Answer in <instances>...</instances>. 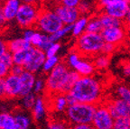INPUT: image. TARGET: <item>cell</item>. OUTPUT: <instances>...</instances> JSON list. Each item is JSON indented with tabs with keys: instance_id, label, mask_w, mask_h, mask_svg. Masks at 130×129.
<instances>
[{
	"instance_id": "ee69618b",
	"label": "cell",
	"mask_w": 130,
	"mask_h": 129,
	"mask_svg": "<svg viewBox=\"0 0 130 129\" xmlns=\"http://www.w3.org/2000/svg\"><path fill=\"white\" fill-rule=\"evenodd\" d=\"M7 98V92H6V87L5 79H0V99Z\"/></svg>"
},
{
	"instance_id": "9a60e30c",
	"label": "cell",
	"mask_w": 130,
	"mask_h": 129,
	"mask_svg": "<svg viewBox=\"0 0 130 129\" xmlns=\"http://www.w3.org/2000/svg\"><path fill=\"white\" fill-rule=\"evenodd\" d=\"M21 4L22 3H20V1L18 0H7L3 3L2 7L6 20L12 21L16 18Z\"/></svg>"
},
{
	"instance_id": "f546056e",
	"label": "cell",
	"mask_w": 130,
	"mask_h": 129,
	"mask_svg": "<svg viewBox=\"0 0 130 129\" xmlns=\"http://www.w3.org/2000/svg\"><path fill=\"white\" fill-rule=\"evenodd\" d=\"M130 127V117H119L115 119L114 129H126Z\"/></svg>"
},
{
	"instance_id": "d590c367",
	"label": "cell",
	"mask_w": 130,
	"mask_h": 129,
	"mask_svg": "<svg viewBox=\"0 0 130 129\" xmlns=\"http://www.w3.org/2000/svg\"><path fill=\"white\" fill-rule=\"evenodd\" d=\"M1 61L8 67V68H12L14 65V61H13V54L10 52H6L2 57H1Z\"/></svg>"
},
{
	"instance_id": "c3c4849f",
	"label": "cell",
	"mask_w": 130,
	"mask_h": 129,
	"mask_svg": "<svg viewBox=\"0 0 130 129\" xmlns=\"http://www.w3.org/2000/svg\"><path fill=\"white\" fill-rule=\"evenodd\" d=\"M91 125H72L70 126V129H91Z\"/></svg>"
},
{
	"instance_id": "b9f144b4",
	"label": "cell",
	"mask_w": 130,
	"mask_h": 129,
	"mask_svg": "<svg viewBox=\"0 0 130 129\" xmlns=\"http://www.w3.org/2000/svg\"><path fill=\"white\" fill-rule=\"evenodd\" d=\"M116 48H117V45H114V44H111V43H107V42H105L103 49H102V54L108 55V56L110 53H113Z\"/></svg>"
},
{
	"instance_id": "cb8c5ba5",
	"label": "cell",
	"mask_w": 130,
	"mask_h": 129,
	"mask_svg": "<svg viewBox=\"0 0 130 129\" xmlns=\"http://www.w3.org/2000/svg\"><path fill=\"white\" fill-rule=\"evenodd\" d=\"M71 32H72V25H64L61 30L49 35V37H50L52 42H58V41L61 40L62 37H64L65 35H67Z\"/></svg>"
},
{
	"instance_id": "d6a6232c",
	"label": "cell",
	"mask_w": 130,
	"mask_h": 129,
	"mask_svg": "<svg viewBox=\"0 0 130 129\" xmlns=\"http://www.w3.org/2000/svg\"><path fill=\"white\" fill-rule=\"evenodd\" d=\"M61 49V44L59 42H53L51 44V46L47 49V51L45 52V54H46L47 58H50V57H54L57 55L58 52Z\"/></svg>"
},
{
	"instance_id": "f5cc1de1",
	"label": "cell",
	"mask_w": 130,
	"mask_h": 129,
	"mask_svg": "<svg viewBox=\"0 0 130 129\" xmlns=\"http://www.w3.org/2000/svg\"><path fill=\"white\" fill-rule=\"evenodd\" d=\"M128 42H128V51H129V53H130V40L128 41Z\"/></svg>"
},
{
	"instance_id": "d6986e66",
	"label": "cell",
	"mask_w": 130,
	"mask_h": 129,
	"mask_svg": "<svg viewBox=\"0 0 130 129\" xmlns=\"http://www.w3.org/2000/svg\"><path fill=\"white\" fill-rule=\"evenodd\" d=\"M52 99V107L56 112H62L66 111L69 107L66 94H57V95L51 96Z\"/></svg>"
},
{
	"instance_id": "681fc988",
	"label": "cell",
	"mask_w": 130,
	"mask_h": 129,
	"mask_svg": "<svg viewBox=\"0 0 130 129\" xmlns=\"http://www.w3.org/2000/svg\"><path fill=\"white\" fill-rule=\"evenodd\" d=\"M123 73L126 76L130 77V62H126L123 65Z\"/></svg>"
},
{
	"instance_id": "f6af8a7d",
	"label": "cell",
	"mask_w": 130,
	"mask_h": 129,
	"mask_svg": "<svg viewBox=\"0 0 130 129\" xmlns=\"http://www.w3.org/2000/svg\"><path fill=\"white\" fill-rule=\"evenodd\" d=\"M8 52L7 49V42L0 37V58L5 54V53Z\"/></svg>"
},
{
	"instance_id": "7402d4cb",
	"label": "cell",
	"mask_w": 130,
	"mask_h": 129,
	"mask_svg": "<svg viewBox=\"0 0 130 129\" xmlns=\"http://www.w3.org/2000/svg\"><path fill=\"white\" fill-rule=\"evenodd\" d=\"M103 26H102L100 20L99 16H93L89 19L87 28H86L85 33H89V34H100L103 31Z\"/></svg>"
},
{
	"instance_id": "8992f818",
	"label": "cell",
	"mask_w": 130,
	"mask_h": 129,
	"mask_svg": "<svg viewBox=\"0 0 130 129\" xmlns=\"http://www.w3.org/2000/svg\"><path fill=\"white\" fill-rule=\"evenodd\" d=\"M40 12L41 9L35 3L25 1L21 4L15 20L21 27L31 29V27L35 26Z\"/></svg>"
},
{
	"instance_id": "f907efd6",
	"label": "cell",
	"mask_w": 130,
	"mask_h": 129,
	"mask_svg": "<svg viewBox=\"0 0 130 129\" xmlns=\"http://www.w3.org/2000/svg\"><path fill=\"white\" fill-rule=\"evenodd\" d=\"M125 25H130V6H129V10H128V13L126 14V17L124 21Z\"/></svg>"
},
{
	"instance_id": "603a6c76",
	"label": "cell",
	"mask_w": 130,
	"mask_h": 129,
	"mask_svg": "<svg viewBox=\"0 0 130 129\" xmlns=\"http://www.w3.org/2000/svg\"><path fill=\"white\" fill-rule=\"evenodd\" d=\"M16 129H28L31 125V118L24 112H18L14 115Z\"/></svg>"
},
{
	"instance_id": "8fae6325",
	"label": "cell",
	"mask_w": 130,
	"mask_h": 129,
	"mask_svg": "<svg viewBox=\"0 0 130 129\" xmlns=\"http://www.w3.org/2000/svg\"><path fill=\"white\" fill-rule=\"evenodd\" d=\"M101 36L103 38L104 42L107 43H111L114 45H118L121 42H124L126 37V26L122 27H114V28L104 29L102 31Z\"/></svg>"
},
{
	"instance_id": "f1b7e54d",
	"label": "cell",
	"mask_w": 130,
	"mask_h": 129,
	"mask_svg": "<svg viewBox=\"0 0 130 129\" xmlns=\"http://www.w3.org/2000/svg\"><path fill=\"white\" fill-rule=\"evenodd\" d=\"M37 98L35 97V93H30L28 95L23 97L22 99V103L23 106L24 107V108L26 109H32V107H35V102H36Z\"/></svg>"
},
{
	"instance_id": "484cf974",
	"label": "cell",
	"mask_w": 130,
	"mask_h": 129,
	"mask_svg": "<svg viewBox=\"0 0 130 129\" xmlns=\"http://www.w3.org/2000/svg\"><path fill=\"white\" fill-rule=\"evenodd\" d=\"M117 95L118 96V99L124 100L128 105H130V89L125 85H119L117 88Z\"/></svg>"
},
{
	"instance_id": "f35d334b",
	"label": "cell",
	"mask_w": 130,
	"mask_h": 129,
	"mask_svg": "<svg viewBox=\"0 0 130 129\" xmlns=\"http://www.w3.org/2000/svg\"><path fill=\"white\" fill-rule=\"evenodd\" d=\"M10 74V68H8L0 59V79H5Z\"/></svg>"
},
{
	"instance_id": "ba28073f",
	"label": "cell",
	"mask_w": 130,
	"mask_h": 129,
	"mask_svg": "<svg viewBox=\"0 0 130 129\" xmlns=\"http://www.w3.org/2000/svg\"><path fill=\"white\" fill-rule=\"evenodd\" d=\"M46 58L47 57L44 52L40 49L31 47L29 50H27L25 61L23 66L26 71L35 74L41 69H43Z\"/></svg>"
},
{
	"instance_id": "52a82bcc",
	"label": "cell",
	"mask_w": 130,
	"mask_h": 129,
	"mask_svg": "<svg viewBox=\"0 0 130 129\" xmlns=\"http://www.w3.org/2000/svg\"><path fill=\"white\" fill-rule=\"evenodd\" d=\"M101 13L107 14L118 20L125 21L129 10V0H101L98 2Z\"/></svg>"
},
{
	"instance_id": "5bb4252c",
	"label": "cell",
	"mask_w": 130,
	"mask_h": 129,
	"mask_svg": "<svg viewBox=\"0 0 130 129\" xmlns=\"http://www.w3.org/2000/svg\"><path fill=\"white\" fill-rule=\"evenodd\" d=\"M21 84H22V89H21L20 97H24V96L28 95L32 91L34 90L35 84V76L34 73L28 72V71H24L20 76Z\"/></svg>"
},
{
	"instance_id": "74e56055",
	"label": "cell",
	"mask_w": 130,
	"mask_h": 129,
	"mask_svg": "<svg viewBox=\"0 0 130 129\" xmlns=\"http://www.w3.org/2000/svg\"><path fill=\"white\" fill-rule=\"evenodd\" d=\"M3 129H16V124L14 120V117L11 114H9L6 123H5Z\"/></svg>"
},
{
	"instance_id": "ab89813d",
	"label": "cell",
	"mask_w": 130,
	"mask_h": 129,
	"mask_svg": "<svg viewBox=\"0 0 130 129\" xmlns=\"http://www.w3.org/2000/svg\"><path fill=\"white\" fill-rule=\"evenodd\" d=\"M24 71H25V70H24V67L21 66V65L14 64L12 68L10 69V74H13V75H14V76H18V77H20Z\"/></svg>"
},
{
	"instance_id": "e0dca14e",
	"label": "cell",
	"mask_w": 130,
	"mask_h": 129,
	"mask_svg": "<svg viewBox=\"0 0 130 129\" xmlns=\"http://www.w3.org/2000/svg\"><path fill=\"white\" fill-rule=\"evenodd\" d=\"M32 47L30 42H26L24 38H17L7 42V49L8 52L11 53L22 52V51H27Z\"/></svg>"
},
{
	"instance_id": "5b68a950",
	"label": "cell",
	"mask_w": 130,
	"mask_h": 129,
	"mask_svg": "<svg viewBox=\"0 0 130 129\" xmlns=\"http://www.w3.org/2000/svg\"><path fill=\"white\" fill-rule=\"evenodd\" d=\"M64 24L57 15L53 9L43 8L41 9L35 27L44 34L51 35L61 30Z\"/></svg>"
},
{
	"instance_id": "816d5d0a",
	"label": "cell",
	"mask_w": 130,
	"mask_h": 129,
	"mask_svg": "<svg viewBox=\"0 0 130 129\" xmlns=\"http://www.w3.org/2000/svg\"><path fill=\"white\" fill-rule=\"evenodd\" d=\"M125 26H126V30L127 34H129L130 35V25H125Z\"/></svg>"
},
{
	"instance_id": "4316f807",
	"label": "cell",
	"mask_w": 130,
	"mask_h": 129,
	"mask_svg": "<svg viewBox=\"0 0 130 129\" xmlns=\"http://www.w3.org/2000/svg\"><path fill=\"white\" fill-rule=\"evenodd\" d=\"M60 59L58 56L54 57H50V58H46L44 61V64H43V70L45 72H51L53 69L56 66L60 64Z\"/></svg>"
},
{
	"instance_id": "6da1fadb",
	"label": "cell",
	"mask_w": 130,
	"mask_h": 129,
	"mask_svg": "<svg viewBox=\"0 0 130 129\" xmlns=\"http://www.w3.org/2000/svg\"><path fill=\"white\" fill-rule=\"evenodd\" d=\"M103 88L98 79L92 76L80 77L68 94L75 99L77 103L91 104L98 106L101 99Z\"/></svg>"
},
{
	"instance_id": "30bf717a",
	"label": "cell",
	"mask_w": 130,
	"mask_h": 129,
	"mask_svg": "<svg viewBox=\"0 0 130 129\" xmlns=\"http://www.w3.org/2000/svg\"><path fill=\"white\" fill-rule=\"evenodd\" d=\"M53 10L64 25H73L80 17V13L78 8H70L61 4L57 5Z\"/></svg>"
},
{
	"instance_id": "44dd1931",
	"label": "cell",
	"mask_w": 130,
	"mask_h": 129,
	"mask_svg": "<svg viewBox=\"0 0 130 129\" xmlns=\"http://www.w3.org/2000/svg\"><path fill=\"white\" fill-rule=\"evenodd\" d=\"M32 117L35 120H41L46 113V105L43 98H37L35 107L32 109Z\"/></svg>"
},
{
	"instance_id": "d4e9b609",
	"label": "cell",
	"mask_w": 130,
	"mask_h": 129,
	"mask_svg": "<svg viewBox=\"0 0 130 129\" xmlns=\"http://www.w3.org/2000/svg\"><path fill=\"white\" fill-rule=\"evenodd\" d=\"M93 64L95 66L96 69H99V70H103L106 69L109 64V59H108V55L105 54H100L98 56L95 57L93 61Z\"/></svg>"
},
{
	"instance_id": "4dcf8cb0",
	"label": "cell",
	"mask_w": 130,
	"mask_h": 129,
	"mask_svg": "<svg viewBox=\"0 0 130 129\" xmlns=\"http://www.w3.org/2000/svg\"><path fill=\"white\" fill-rule=\"evenodd\" d=\"M43 34H42L41 32L38 31H35L34 34H32V38L30 40V43L32 45V47H35V48L39 49L42 44V42H43Z\"/></svg>"
},
{
	"instance_id": "1f68e13d",
	"label": "cell",
	"mask_w": 130,
	"mask_h": 129,
	"mask_svg": "<svg viewBox=\"0 0 130 129\" xmlns=\"http://www.w3.org/2000/svg\"><path fill=\"white\" fill-rule=\"evenodd\" d=\"M26 53H27V51H22V52H17V53H13V61H14V64L23 66L24 63V61H25Z\"/></svg>"
},
{
	"instance_id": "e575fe53",
	"label": "cell",
	"mask_w": 130,
	"mask_h": 129,
	"mask_svg": "<svg viewBox=\"0 0 130 129\" xmlns=\"http://www.w3.org/2000/svg\"><path fill=\"white\" fill-rule=\"evenodd\" d=\"M92 7V4L89 3V1H80L79 6H78V9H79L80 14H87L90 11Z\"/></svg>"
},
{
	"instance_id": "11a10c76",
	"label": "cell",
	"mask_w": 130,
	"mask_h": 129,
	"mask_svg": "<svg viewBox=\"0 0 130 129\" xmlns=\"http://www.w3.org/2000/svg\"><path fill=\"white\" fill-rule=\"evenodd\" d=\"M126 129H130V127H129V128H126Z\"/></svg>"
},
{
	"instance_id": "277c9868",
	"label": "cell",
	"mask_w": 130,
	"mask_h": 129,
	"mask_svg": "<svg viewBox=\"0 0 130 129\" xmlns=\"http://www.w3.org/2000/svg\"><path fill=\"white\" fill-rule=\"evenodd\" d=\"M97 106L84 103H76L69 106L66 110V117L72 125H91Z\"/></svg>"
},
{
	"instance_id": "2e32d148",
	"label": "cell",
	"mask_w": 130,
	"mask_h": 129,
	"mask_svg": "<svg viewBox=\"0 0 130 129\" xmlns=\"http://www.w3.org/2000/svg\"><path fill=\"white\" fill-rule=\"evenodd\" d=\"M95 69L96 68L93 62H90V61L81 58L80 61L73 68V70L79 73L81 77H89L94 73Z\"/></svg>"
},
{
	"instance_id": "7a4b0ae2",
	"label": "cell",
	"mask_w": 130,
	"mask_h": 129,
	"mask_svg": "<svg viewBox=\"0 0 130 129\" xmlns=\"http://www.w3.org/2000/svg\"><path fill=\"white\" fill-rule=\"evenodd\" d=\"M105 44L101 34L84 33L76 39L74 51L81 56H98L102 53Z\"/></svg>"
},
{
	"instance_id": "db71d44e",
	"label": "cell",
	"mask_w": 130,
	"mask_h": 129,
	"mask_svg": "<svg viewBox=\"0 0 130 129\" xmlns=\"http://www.w3.org/2000/svg\"><path fill=\"white\" fill-rule=\"evenodd\" d=\"M91 129H97V128H94V127H93V126H92V128H91Z\"/></svg>"
},
{
	"instance_id": "8d00e7d4",
	"label": "cell",
	"mask_w": 130,
	"mask_h": 129,
	"mask_svg": "<svg viewBox=\"0 0 130 129\" xmlns=\"http://www.w3.org/2000/svg\"><path fill=\"white\" fill-rule=\"evenodd\" d=\"M46 89V82L42 79H37L35 81V88H34V92L35 93H41Z\"/></svg>"
},
{
	"instance_id": "83f0119b",
	"label": "cell",
	"mask_w": 130,
	"mask_h": 129,
	"mask_svg": "<svg viewBox=\"0 0 130 129\" xmlns=\"http://www.w3.org/2000/svg\"><path fill=\"white\" fill-rule=\"evenodd\" d=\"M81 55L76 52V51H71V53L68 54L67 60H66V65H67L69 68H74L76 66L78 62L80 61Z\"/></svg>"
},
{
	"instance_id": "9c48e42d",
	"label": "cell",
	"mask_w": 130,
	"mask_h": 129,
	"mask_svg": "<svg viewBox=\"0 0 130 129\" xmlns=\"http://www.w3.org/2000/svg\"><path fill=\"white\" fill-rule=\"evenodd\" d=\"M115 119L106 105L97 106L91 125L97 129H114Z\"/></svg>"
},
{
	"instance_id": "4fadbf2b",
	"label": "cell",
	"mask_w": 130,
	"mask_h": 129,
	"mask_svg": "<svg viewBox=\"0 0 130 129\" xmlns=\"http://www.w3.org/2000/svg\"><path fill=\"white\" fill-rule=\"evenodd\" d=\"M5 82H6L7 98L20 97L21 89H22L20 77L9 74L5 78Z\"/></svg>"
},
{
	"instance_id": "60d3db41",
	"label": "cell",
	"mask_w": 130,
	"mask_h": 129,
	"mask_svg": "<svg viewBox=\"0 0 130 129\" xmlns=\"http://www.w3.org/2000/svg\"><path fill=\"white\" fill-rule=\"evenodd\" d=\"M79 3H80V1H79V0H63L61 2V4L70 8H78Z\"/></svg>"
},
{
	"instance_id": "ac0fdd59",
	"label": "cell",
	"mask_w": 130,
	"mask_h": 129,
	"mask_svg": "<svg viewBox=\"0 0 130 129\" xmlns=\"http://www.w3.org/2000/svg\"><path fill=\"white\" fill-rule=\"evenodd\" d=\"M99 18L100 20L103 29H108V28H114V27H122L125 25L124 21L118 20L117 18H114L112 16L108 15L104 13H100L99 14Z\"/></svg>"
},
{
	"instance_id": "3957f363",
	"label": "cell",
	"mask_w": 130,
	"mask_h": 129,
	"mask_svg": "<svg viewBox=\"0 0 130 129\" xmlns=\"http://www.w3.org/2000/svg\"><path fill=\"white\" fill-rule=\"evenodd\" d=\"M70 71L71 70L66 65V63L61 62L49 73L45 80L46 82L45 90L50 94V96L57 95V94H65Z\"/></svg>"
},
{
	"instance_id": "bcb514c9",
	"label": "cell",
	"mask_w": 130,
	"mask_h": 129,
	"mask_svg": "<svg viewBox=\"0 0 130 129\" xmlns=\"http://www.w3.org/2000/svg\"><path fill=\"white\" fill-rule=\"evenodd\" d=\"M35 30H32V29H26L24 33V37H23V38L26 41V42H30V40H31V38H32L34 33H35Z\"/></svg>"
},
{
	"instance_id": "836d02e7",
	"label": "cell",
	"mask_w": 130,
	"mask_h": 129,
	"mask_svg": "<svg viewBox=\"0 0 130 129\" xmlns=\"http://www.w3.org/2000/svg\"><path fill=\"white\" fill-rule=\"evenodd\" d=\"M48 129H70V126L66 122L53 120L49 123Z\"/></svg>"
},
{
	"instance_id": "7dc6e473",
	"label": "cell",
	"mask_w": 130,
	"mask_h": 129,
	"mask_svg": "<svg viewBox=\"0 0 130 129\" xmlns=\"http://www.w3.org/2000/svg\"><path fill=\"white\" fill-rule=\"evenodd\" d=\"M8 116H9V113H6V112L0 113V129H3V126L6 123Z\"/></svg>"
},
{
	"instance_id": "7c38bea8",
	"label": "cell",
	"mask_w": 130,
	"mask_h": 129,
	"mask_svg": "<svg viewBox=\"0 0 130 129\" xmlns=\"http://www.w3.org/2000/svg\"><path fill=\"white\" fill-rule=\"evenodd\" d=\"M114 119L119 117H130V105L120 99H112L106 104Z\"/></svg>"
},
{
	"instance_id": "ffe728a7",
	"label": "cell",
	"mask_w": 130,
	"mask_h": 129,
	"mask_svg": "<svg viewBox=\"0 0 130 129\" xmlns=\"http://www.w3.org/2000/svg\"><path fill=\"white\" fill-rule=\"evenodd\" d=\"M89 19L87 16L83 15L80 16L76 23L72 25V32L71 34L73 36H75L76 38H78L79 36H80L81 34H83L86 32V28H87L88 23H89Z\"/></svg>"
},
{
	"instance_id": "7bdbcfd3",
	"label": "cell",
	"mask_w": 130,
	"mask_h": 129,
	"mask_svg": "<svg viewBox=\"0 0 130 129\" xmlns=\"http://www.w3.org/2000/svg\"><path fill=\"white\" fill-rule=\"evenodd\" d=\"M8 21L6 20V15L4 14V10H3L2 5H0V31L6 28V24Z\"/></svg>"
}]
</instances>
